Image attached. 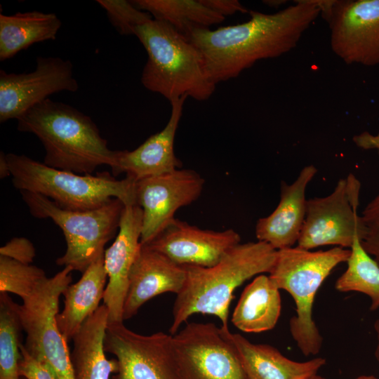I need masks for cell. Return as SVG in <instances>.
<instances>
[{
	"label": "cell",
	"mask_w": 379,
	"mask_h": 379,
	"mask_svg": "<svg viewBox=\"0 0 379 379\" xmlns=\"http://www.w3.org/2000/svg\"><path fill=\"white\" fill-rule=\"evenodd\" d=\"M249 14L245 22L214 30L196 29L186 37L201 53L215 84L236 78L258 60L291 51L321 9L317 0H297L274 13L251 11Z\"/></svg>",
	"instance_id": "obj_1"
},
{
	"label": "cell",
	"mask_w": 379,
	"mask_h": 379,
	"mask_svg": "<svg viewBox=\"0 0 379 379\" xmlns=\"http://www.w3.org/2000/svg\"><path fill=\"white\" fill-rule=\"evenodd\" d=\"M277 251L263 241L240 243L213 266H184L186 280L173 306L171 335L175 334L190 316L198 313L214 315L220 320V327L229 328V308L234 291L251 277L270 273Z\"/></svg>",
	"instance_id": "obj_2"
},
{
	"label": "cell",
	"mask_w": 379,
	"mask_h": 379,
	"mask_svg": "<svg viewBox=\"0 0 379 379\" xmlns=\"http://www.w3.org/2000/svg\"><path fill=\"white\" fill-rule=\"evenodd\" d=\"M20 132L36 135L45 149L44 164L77 174H91L114 162L111 150L91 118L67 104L47 98L18 119Z\"/></svg>",
	"instance_id": "obj_3"
},
{
	"label": "cell",
	"mask_w": 379,
	"mask_h": 379,
	"mask_svg": "<svg viewBox=\"0 0 379 379\" xmlns=\"http://www.w3.org/2000/svg\"><path fill=\"white\" fill-rule=\"evenodd\" d=\"M147 53L141 83L171 102L182 97L208 100L216 84L208 75L198 48L168 23L154 18L135 27Z\"/></svg>",
	"instance_id": "obj_4"
},
{
	"label": "cell",
	"mask_w": 379,
	"mask_h": 379,
	"mask_svg": "<svg viewBox=\"0 0 379 379\" xmlns=\"http://www.w3.org/2000/svg\"><path fill=\"white\" fill-rule=\"evenodd\" d=\"M6 160L15 189L41 194L63 209L92 210L114 198L125 206L137 205V180L131 177L117 180L108 173L77 174L49 167L24 154L9 153Z\"/></svg>",
	"instance_id": "obj_5"
},
{
	"label": "cell",
	"mask_w": 379,
	"mask_h": 379,
	"mask_svg": "<svg viewBox=\"0 0 379 379\" xmlns=\"http://www.w3.org/2000/svg\"><path fill=\"white\" fill-rule=\"evenodd\" d=\"M350 255V249L338 246L318 251L293 246L277 251L269 277L294 300L296 313L290 319V333L306 357L318 354L323 343L312 317L316 293L332 270L347 262Z\"/></svg>",
	"instance_id": "obj_6"
},
{
	"label": "cell",
	"mask_w": 379,
	"mask_h": 379,
	"mask_svg": "<svg viewBox=\"0 0 379 379\" xmlns=\"http://www.w3.org/2000/svg\"><path fill=\"white\" fill-rule=\"evenodd\" d=\"M20 192L32 216L50 218L62 230L67 249L56 264L81 273L105 253V244L117 236L125 207L120 199L114 198L95 209L69 211L41 194Z\"/></svg>",
	"instance_id": "obj_7"
},
{
	"label": "cell",
	"mask_w": 379,
	"mask_h": 379,
	"mask_svg": "<svg viewBox=\"0 0 379 379\" xmlns=\"http://www.w3.org/2000/svg\"><path fill=\"white\" fill-rule=\"evenodd\" d=\"M72 271L70 267H65L44 281L21 305L18 304L26 333L25 349L46 364L58 379H75L67 340L57 323L60 297L72 282Z\"/></svg>",
	"instance_id": "obj_8"
},
{
	"label": "cell",
	"mask_w": 379,
	"mask_h": 379,
	"mask_svg": "<svg viewBox=\"0 0 379 379\" xmlns=\"http://www.w3.org/2000/svg\"><path fill=\"white\" fill-rule=\"evenodd\" d=\"M359 191V181L350 174L338 180L330 194L308 199L297 246L306 250L328 245L350 248L356 237L361 241L365 227L357 212Z\"/></svg>",
	"instance_id": "obj_9"
},
{
	"label": "cell",
	"mask_w": 379,
	"mask_h": 379,
	"mask_svg": "<svg viewBox=\"0 0 379 379\" xmlns=\"http://www.w3.org/2000/svg\"><path fill=\"white\" fill-rule=\"evenodd\" d=\"M213 323H187L172 335L181 379H246L226 330Z\"/></svg>",
	"instance_id": "obj_10"
},
{
	"label": "cell",
	"mask_w": 379,
	"mask_h": 379,
	"mask_svg": "<svg viewBox=\"0 0 379 379\" xmlns=\"http://www.w3.org/2000/svg\"><path fill=\"white\" fill-rule=\"evenodd\" d=\"M317 1L333 53L347 65H379V0Z\"/></svg>",
	"instance_id": "obj_11"
},
{
	"label": "cell",
	"mask_w": 379,
	"mask_h": 379,
	"mask_svg": "<svg viewBox=\"0 0 379 379\" xmlns=\"http://www.w3.org/2000/svg\"><path fill=\"white\" fill-rule=\"evenodd\" d=\"M104 348L114 354L118 372L112 379H181L172 346V335H145L122 323L108 324Z\"/></svg>",
	"instance_id": "obj_12"
},
{
	"label": "cell",
	"mask_w": 379,
	"mask_h": 379,
	"mask_svg": "<svg viewBox=\"0 0 379 379\" xmlns=\"http://www.w3.org/2000/svg\"><path fill=\"white\" fill-rule=\"evenodd\" d=\"M204 182L195 171L181 168L137 180L136 202L142 212L141 244L168 226L180 208L198 199Z\"/></svg>",
	"instance_id": "obj_13"
},
{
	"label": "cell",
	"mask_w": 379,
	"mask_h": 379,
	"mask_svg": "<svg viewBox=\"0 0 379 379\" xmlns=\"http://www.w3.org/2000/svg\"><path fill=\"white\" fill-rule=\"evenodd\" d=\"M79 84L70 60L38 57L29 73L0 71V122L18 119L28 109L60 91L76 92Z\"/></svg>",
	"instance_id": "obj_14"
},
{
	"label": "cell",
	"mask_w": 379,
	"mask_h": 379,
	"mask_svg": "<svg viewBox=\"0 0 379 379\" xmlns=\"http://www.w3.org/2000/svg\"><path fill=\"white\" fill-rule=\"evenodd\" d=\"M241 243L233 229H201L175 218L146 245L181 266L211 267Z\"/></svg>",
	"instance_id": "obj_15"
},
{
	"label": "cell",
	"mask_w": 379,
	"mask_h": 379,
	"mask_svg": "<svg viewBox=\"0 0 379 379\" xmlns=\"http://www.w3.org/2000/svg\"><path fill=\"white\" fill-rule=\"evenodd\" d=\"M142 212L138 205L125 206L119 231L112 244L105 251L107 274L103 302L108 310V324L122 323L129 275L141 246Z\"/></svg>",
	"instance_id": "obj_16"
},
{
	"label": "cell",
	"mask_w": 379,
	"mask_h": 379,
	"mask_svg": "<svg viewBox=\"0 0 379 379\" xmlns=\"http://www.w3.org/2000/svg\"><path fill=\"white\" fill-rule=\"evenodd\" d=\"M186 98L182 97L170 102L171 116L161 131L149 136L132 151L116 150L111 167L114 175L125 173L126 176L139 180L181 168L182 162L174 152V140Z\"/></svg>",
	"instance_id": "obj_17"
},
{
	"label": "cell",
	"mask_w": 379,
	"mask_h": 379,
	"mask_svg": "<svg viewBox=\"0 0 379 379\" xmlns=\"http://www.w3.org/2000/svg\"><path fill=\"white\" fill-rule=\"evenodd\" d=\"M185 280L184 266L141 244L129 275L124 320L135 316L142 305L158 295L168 292L178 294Z\"/></svg>",
	"instance_id": "obj_18"
},
{
	"label": "cell",
	"mask_w": 379,
	"mask_h": 379,
	"mask_svg": "<svg viewBox=\"0 0 379 379\" xmlns=\"http://www.w3.org/2000/svg\"><path fill=\"white\" fill-rule=\"evenodd\" d=\"M317 173L314 165H308L291 184L281 182L277 206L272 213L259 218L256 222L258 241L265 242L276 250L293 247L297 244L306 215V188Z\"/></svg>",
	"instance_id": "obj_19"
},
{
	"label": "cell",
	"mask_w": 379,
	"mask_h": 379,
	"mask_svg": "<svg viewBox=\"0 0 379 379\" xmlns=\"http://www.w3.org/2000/svg\"><path fill=\"white\" fill-rule=\"evenodd\" d=\"M226 334L237 349L246 379H305L317 374L326 362L322 357L293 361L271 345L252 343L229 329Z\"/></svg>",
	"instance_id": "obj_20"
},
{
	"label": "cell",
	"mask_w": 379,
	"mask_h": 379,
	"mask_svg": "<svg viewBox=\"0 0 379 379\" xmlns=\"http://www.w3.org/2000/svg\"><path fill=\"white\" fill-rule=\"evenodd\" d=\"M108 325V310L103 304L82 324L73 338L71 360L75 379H110L117 373V359H108L104 340Z\"/></svg>",
	"instance_id": "obj_21"
},
{
	"label": "cell",
	"mask_w": 379,
	"mask_h": 379,
	"mask_svg": "<svg viewBox=\"0 0 379 379\" xmlns=\"http://www.w3.org/2000/svg\"><path fill=\"white\" fill-rule=\"evenodd\" d=\"M107 279L103 254L90 265L77 282L70 284L62 293L64 307L57 315V323L67 342L100 307Z\"/></svg>",
	"instance_id": "obj_22"
},
{
	"label": "cell",
	"mask_w": 379,
	"mask_h": 379,
	"mask_svg": "<svg viewBox=\"0 0 379 379\" xmlns=\"http://www.w3.org/2000/svg\"><path fill=\"white\" fill-rule=\"evenodd\" d=\"M281 310L279 289L269 275L261 274L244 288L231 321L243 332H264L276 326Z\"/></svg>",
	"instance_id": "obj_23"
},
{
	"label": "cell",
	"mask_w": 379,
	"mask_h": 379,
	"mask_svg": "<svg viewBox=\"0 0 379 379\" xmlns=\"http://www.w3.org/2000/svg\"><path fill=\"white\" fill-rule=\"evenodd\" d=\"M62 22L55 13L39 11L0 14V60L13 58L31 45L54 40Z\"/></svg>",
	"instance_id": "obj_24"
},
{
	"label": "cell",
	"mask_w": 379,
	"mask_h": 379,
	"mask_svg": "<svg viewBox=\"0 0 379 379\" xmlns=\"http://www.w3.org/2000/svg\"><path fill=\"white\" fill-rule=\"evenodd\" d=\"M131 2L138 9L149 13L154 19L168 23L185 37L194 29H209L225 19L204 5L201 0H134Z\"/></svg>",
	"instance_id": "obj_25"
},
{
	"label": "cell",
	"mask_w": 379,
	"mask_h": 379,
	"mask_svg": "<svg viewBox=\"0 0 379 379\" xmlns=\"http://www.w3.org/2000/svg\"><path fill=\"white\" fill-rule=\"evenodd\" d=\"M346 270L337 279L335 287L340 292H359L371 299V310L379 308V265L366 252L356 237L346 262Z\"/></svg>",
	"instance_id": "obj_26"
},
{
	"label": "cell",
	"mask_w": 379,
	"mask_h": 379,
	"mask_svg": "<svg viewBox=\"0 0 379 379\" xmlns=\"http://www.w3.org/2000/svg\"><path fill=\"white\" fill-rule=\"evenodd\" d=\"M22 331L18 303L0 293V379H20Z\"/></svg>",
	"instance_id": "obj_27"
},
{
	"label": "cell",
	"mask_w": 379,
	"mask_h": 379,
	"mask_svg": "<svg viewBox=\"0 0 379 379\" xmlns=\"http://www.w3.org/2000/svg\"><path fill=\"white\" fill-rule=\"evenodd\" d=\"M47 278L40 267L0 255V293H14L24 300Z\"/></svg>",
	"instance_id": "obj_28"
},
{
	"label": "cell",
	"mask_w": 379,
	"mask_h": 379,
	"mask_svg": "<svg viewBox=\"0 0 379 379\" xmlns=\"http://www.w3.org/2000/svg\"><path fill=\"white\" fill-rule=\"evenodd\" d=\"M107 12L112 25L124 35L134 34L136 27L152 19V16L135 7L131 1L98 0Z\"/></svg>",
	"instance_id": "obj_29"
},
{
	"label": "cell",
	"mask_w": 379,
	"mask_h": 379,
	"mask_svg": "<svg viewBox=\"0 0 379 379\" xmlns=\"http://www.w3.org/2000/svg\"><path fill=\"white\" fill-rule=\"evenodd\" d=\"M361 216L365 227L362 246L379 265V192L366 205Z\"/></svg>",
	"instance_id": "obj_30"
},
{
	"label": "cell",
	"mask_w": 379,
	"mask_h": 379,
	"mask_svg": "<svg viewBox=\"0 0 379 379\" xmlns=\"http://www.w3.org/2000/svg\"><path fill=\"white\" fill-rule=\"evenodd\" d=\"M22 358L19 364V375L25 379H58L51 369L42 361L32 357L20 345Z\"/></svg>",
	"instance_id": "obj_31"
},
{
	"label": "cell",
	"mask_w": 379,
	"mask_h": 379,
	"mask_svg": "<svg viewBox=\"0 0 379 379\" xmlns=\"http://www.w3.org/2000/svg\"><path fill=\"white\" fill-rule=\"evenodd\" d=\"M35 255V248L32 243L23 237L13 238L0 248V255L25 264H31Z\"/></svg>",
	"instance_id": "obj_32"
},
{
	"label": "cell",
	"mask_w": 379,
	"mask_h": 379,
	"mask_svg": "<svg viewBox=\"0 0 379 379\" xmlns=\"http://www.w3.org/2000/svg\"><path fill=\"white\" fill-rule=\"evenodd\" d=\"M201 1L204 5L225 18L237 13L248 12V10L237 0H201Z\"/></svg>",
	"instance_id": "obj_33"
},
{
	"label": "cell",
	"mask_w": 379,
	"mask_h": 379,
	"mask_svg": "<svg viewBox=\"0 0 379 379\" xmlns=\"http://www.w3.org/2000/svg\"><path fill=\"white\" fill-rule=\"evenodd\" d=\"M355 145L363 149H375L379 154V132L376 135L364 131L353 137Z\"/></svg>",
	"instance_id": "obj_34"
},
{
	"label": "cell",
	"mask_w": 379,
	"mask_h": 379,
	"mask_svg": "<svg viewBox=\"0 0 379 379\" xmlns=\"http://www.w3.org/2000/svg\"><path fill=\"white\" fill-rule=\"evenodd\" d=\"M11 175L8 165L6 160V154L1 152L0 154V176L1 178Z\"/></svg>",
	"instance_id": "obj_35"
},
{
	"label": "cell",
	"mask_w": 379,
	"mask_h": 379,
	"mask_svg": "<svg viewBox=\"0 0 379 379\" xmlns=\"http://www.w3.org/2000/svg\"><path fill=\"white\" fill-rule=\"evenodd\" d=\"M375 332L376 333V338H377V344L375 350V359L379 365V319H378L373 325Z\"/></svg>",
	"instance_id": "obj_36"
},
{
	"label": "cell",
	"mask_w": 379,
	"mask_h": 379,
	"mask_svg": "<svg viewBox=\"0 0 379 379\" xmlns=\"http://www.w3.org/2000/svg\"><path fill=\"white\" fill-rule=\"evenodd\" d=\"M286 1L281 0H265L262 3L268 6L278 8L279 6L286 4Z\"/></svg>",
	"instance_id": "obj_37"
},
{
	"label": "cell",
	"mask_w": 379,
	"mask_h": 379,
	"mask_svg": "<svg viewBox=\"0 0 379 379\" xmlns=\"http://www.w3.org/2000/svg\"><path fill=\"white\" fill-rule=\"evenodd\" d=\"M355 379H378L372 375H362L357 377Z\"/></svg>",
	"instance_id": "obj_38"
},
{
	"label": "cell",
	"mask_w": 379,
	"mask_h": 379,
	"mask_svg": "<svg viewBox=\"0 0 379 379\" xmlns=\"http://www.w3.org/2000/svg\"><path fill=\"white\" fill-rule=\"evenodd\" d=\"M305 379H327V378L318 375L317 374H314Z\"/></svg>",
	"instance_id": "obj_39"
},
{
	"label": "cell",
	"mask_w": 379,
	"mask_h": 379,
	"mask_svg": "<svg viewBox=\"0 0 379 379\" xmlns=\"http://www.w3.org/2000/svg\"><path fill=\"white\" fill-rule=\"evenodd\" d=\"M20 379H25V378H22V377H20Z\"/></svg>",
	"instance_id": "obj_40"
}]
</instances>
